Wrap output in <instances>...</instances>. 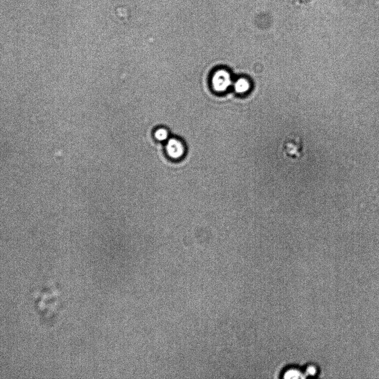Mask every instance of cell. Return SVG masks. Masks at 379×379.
<instances>
[{"instance_id":"1","label":"cell","mask_w":379,"mask_h":379,"mask_svg":"<svg viewBox=\"0 0 379 379\" xmlns=\"http://www.w3.org/2000/svg\"><path fill=\"white\" fill-rule=\"evenodd\" d=\"M282 150L286 158L295 161L303 156V143L298 137H289L283 142Z\"/></svg>"},{"instance_id":"2","label":"cell","mask_w":379,"mask_h":379,"mask_svg":"<svg viewBox=\"0 0 379 379\" xmlns=\"http://www.w3.org/2000/svg\"><path fill=\"white\" fill-rule=\"evenodd\" d=\"M231 74L226 70H218L214 73L212 77L211 84L213 89L216 92H225L232 85Z\"/></svg>"},{"instance_id":"3","label":"cell","mask_w":379,"mask_h":379,"mask_svg":"<svg viewBox=\"0 0 379 379\" xmlns=\"http://www.w3.org/2000/svg\"><path fill=\"white\" fill-rule=\"evenodd\" d=\"M165 150L168 157L174 161H179L185 156L186 153L185 145L177 139H168Z\"/></svg>"},{"instance_id":"4","label":"cell","mask_w":379,"mask_h":379,"mask_svg":"<svg viewBox=\"0 0 379 379\" xmlns=\"http://www.w3.org/2000/svg\"><path fill=\"white\" fill-rule=\"evenodd\" d=\"M234 86L236 92L239 94L246 93L250 89V84L248 80L244 78L237 80Z\"/></svg>"},{"instance_id":"5","label":"cell","mask_w":379,"mask_h":379,"mask_svg":"<svg viewBox=\"0 0 379 379\" xmlns=\"http://www.w3.org/2000/svg\"><path fill=\"white\" fill-rule=\"evenodd\" d=\"M154 138L159 142L167 141L169 138L168 131L164 128H161L155 131Z\"/></svg>"},{"instance_id":"6","label":"cell","mask_w":379,"mask_h":379,"mask_svg":"<svg viewBox=\"0 0 379 379\" xmlns=\"http://www.w3.org/2000/svg\"><path fill=\"white\" fill-rule=\"evenodd\" d=\"M285 378L287 379H298L301 378V373L298 371V370L291 369L288 372H287L285 374Z\"/></svg>"},{"instance_id":"7","label":"cell","mask_w":379,"mask_h":379,"mask_svg":"<svg viewBox=\"0 0 379 379\" xmlns=\"http://www.w3.org/2000/svg\"><path fill=\"white\" fill-rule=\"evenodd\" d=\"M307 375L313 376L317 373V369L313 366L309 367L307 369Z\"/></svg>"}]
</instances>
